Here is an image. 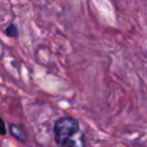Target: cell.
Segmentation results:
<instances>
[{
  "label": "cell",
  "mask_w": 147,
  "mask_h": 147,
  "mask_svg": "<svg viewBox=\"0 0 147 147\" xmlns=\"http://www.w3.org/2000/svg\"><path fill=\"white\" fill-rule=\"evenodd\" d=\"M9 130H10V133L16 138L18 139L20 141H26V133L23 129V126L18 125V124H10L9 125Z\"/></svg>",
  "instance_id": "2"
},
{
  "label": "cell",
  "mask_w": 147,
  "mask_h": 147,
  "mask_svg": "<svg viewBox=\"0 0 147 147\" xmlns=\"http://www.w3.org/2000/svg\"><path fill=\"white\" fill-rule=\"evenodd\" d=\"M54 139L60 147H85L84 133L74 117H61L54 123Z\"/></svg>",
  "instance_id": "1"
},
{
  "label": "cell",
  "mask_w": 147,
  "mask_h": 147,
  "mask_svg": "<svg viewBox=\"0 0 147 147\" xmlns=\"http://www.w3.org/2000/svg\"><path fill=\"white\" fill-rule=\"evenodd\" d=\"M5 32H6V34H7L8 37H10V38H15V37L18 36V30H17V26H16L15 24H9V25L6 28Z\"/></svg>",
  "instance_id": "3"
},
{
  "label": "cell",
  "mask_w": 147,
  "mask_h": 147,
  "mask_svg": "<svg viewBox=\"0 0 147 147\" xmlns=\"http://www.w3.org/2000/svg\"><path fill=\"white\" fill-rule=\"evenodd\" d=\"M0 134L1 136L6 134V125H5V122H3V119L1 117H0Z\"/></svg>",
  "instance_id": "4"
}]
</instances>
